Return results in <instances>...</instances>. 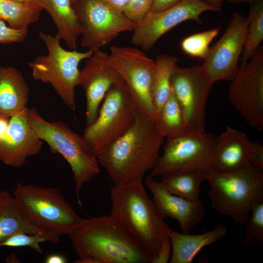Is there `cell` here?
I'll list each match as a JSON object with an SVG mask.
<instances>
[{"label": "cell", "instance_id": "cell-1", "mask_svg": "<svg viewBox=\"0 0 263 263\" xmlns=\"http://www.w3.org/2000/svg\"><path fill=\"white\" fill-rule=\"evenodd\" d=\"M68 235L78 256L75 263H151L143 247L111 215L84 219Z\"/></svg>", "mask_w": 263, "mask_h": 263}, {"label": "cell", "instance_id": "cell-13", "mask_svg": "<svg viewBox=\"0 0 263 263\" xmlns=\"http://www.w3.org/2000/svg\"><path fill=\"white\" fill-rule=\"evenodd\" d=\"M213 85L200 65H176L171 78V88L181 106L186 132L205 131L206 103Z\"/></svg>", "mask_w": 263, "mask_h": 263}, {"label": "cell", "instance_id": "cell-42", "mask_svg": "<svg viewBox=\"0 0 263 263\" xmlns=\"http://www.w3.org/2000/svg\"><path fill=\"white\" fill-rule=\"evenodd\" d=\"M19 261V260L18 259V258L15 254H11L10 255L8 256L5 260L6 262L10 263L20 262Z\"/></svg>", "mask_w": 263, "mask_h": 263}, {"label": "cell", "instance_id": "cell-19", "mask_svg": "<svg viewBox=\"0 0 263 263\" xmlns=\"http://www.w3.org/2000/svg\"><path fill=\"white\" fill-rule=\"evenodd\" d=\"M252 141L244 132L230 126L216 137L211 169L219 172L233 171L251 164Z\"/></svg>", "mask_w": 263, "mask_h": 263}, {"label": "cell", "instance_id": "cell-6", "mask_svg": "<svg viewBox=\"0 0 263 263\" xmlns=\"http://www.w3.org/2000/svg\"><path fill=\"white\" fill-rule=\"evenodd\" d=\"M28 120L38 137L47 143L52 151L60 154L70 165L75 192L81 205L79 193L83 185L100 172L97 157L90 151L82 136L67 124L60 121H47L35 108L29 109Z\"/></svg>", "mask_w": 263, "mask_h": 263}, {"label": "cell", "instance_id": "cell-15", "mask_svg": "<svg viewBox=\"0 0 263 263\" xmlns=\"http://www.w3.org/2000/svg\"><path fill=\"white\" fill-rule=\"evenodd\" d=\"M206 11H216L200 0H184L166 9L148 12L135 23L132 42L149 50L163 35L180 23L188 20L202 23L200 16Z\"/></svg>", "mask_w": 263, "mask_h": 263}, {"label": "cell", "instance_id": "cell-12", "mask_svg": "<svg viewBox=\"0 0 263 263\" xmlns=\"http://www.w3.org/2000/svg\"><path fill=\"white\" fill-rule=\"evenodd\" d=\"M228 96L233 106L257 130L263 129V47L242 62L231 81Z\"/></svg>", "mask_w": 263, "mask_h": 263}, {"label": "cell", "instance_id": "cell-36", "mask_svg": "<svg viewBox=\"0 0 263 263\" xmlns=\"http://www.w3.org/2000/svg\"><path fill=\"white\" fill-rule=\"evenodd\" d=\"M184 0H153L149 12H156L172 7Z\"/></svg>", "mask_w": 263, "mask_h": 263}, {"label": "cell", "instance_id": "cell-23", "mask_svg": "<svg viewBox=\"0 0 263 263\" xmlns=\"http://www.w3.org/2000/svg\"><path fill=\"white\" fill-rule=\"evenodd\" d=\"M20 231L43 234L27 222L14 196L6 190H0V244L12 234Z\"/></svg>", "mask_w": 263, "mask_h": 263}, {"label": "cell", "instance_id": "cell-40", "mask_svg": "<svg viewBox=\"0 0 263 263\" xmlns=\"http://www.w3.org/2000/svg\"><path fill=\"white\" fill-rule=\"evenodd\" d=\"M8 118L0 117V139L5 135L9 126Z\"/></svg>", "mask_w": 263, "mask_h": 263}, {"label": "cell", "instance_id": "cell-3", "mask_svg": "<svg viewBox=\"0 0 263 263\" xmlns=\"http://www.w3.org/2000/svg\"><path fill=\"white\" fill-rule=\"evenodd\" d=\"M143 180L112 187L110 215L124 225L148 253L151 261L170 228L156 211Z\"/></svg>", "mask_w": 263, "mask_h": 263}, {"label": "cell", "instance_id": "cell-21", "mask_svg": "<svg viewBox=\"0 0 263 263\" xmlns=\"http://www.w3.org/2000/svg\"><path fill=\"white\" fill-rule=\"evenodd\" d=\"M29 88L15 67L0 66V117L9 118L26 108Z\"/></svg>", "mask_w": 263, "mask_h": 263}, {"label": "cell", "instance_id": "cell-25", "mask_svg": "<svg viewBox=\"0 0 263 263\" xmlns=\"http://www.w3.org/2000/svg\"><path fill=\"white\" fill-rule=\"evenodd\" d=\"M205 180V173L183 171L161 176L160 182L172 193L188 200L200 199L201 185Z\"/></svg>", "mask_w": 263, "mask_h": 263}, {"label": "cell", "instance_id": "cell-14", "mask_svg": "<svg viewBox=\"0 0 263 263\" xmlns=\"http://www.w3.org/2000/svg\"><path fill=\"white\" fill-rule=\"evenodd\" d=\"M248 25L247 18L235 12L223 36L209 48L200 66L213 85L220 80L231 81L235 77L245 44Z\"/></svg>", "mask_w": 263, "mask_h": 263}, {"label": "cell", "instance_id": "cell-28", "mask_svg": "<svg viewBox=\"0 0 263 263\" xmlns=\"http://www.w3.org/2000/svg\"><path fill=\"white\" fill-rule=\"evenodd\" d=\"M248 25L242 62L248 61L263 40V1L249 5Z\"/></svg>", "mask_w": 263, "mask_h": 263}, {"label": "cell", "instance_id": "cell-11", "mask_svg": "<svg viewBox=\"0 0 263 263\" xmlns=\"http://www.w3.org/2000/svg\"><path fill=\"white\" fill-rule=\"evenodd\" d=\"M113 68L122 76L137 111L156 122L157 113L151 96L154 61L141 50L112 46L109 54Z\"/></svg>", "mask_w": 263, "mask_h": 263}, {"label": "cell", "instance_id": "cell-35", "mask_svg": "<svg viewBox=\"0 0 263 263\" xmlns=\"http://www.w3.org/2000/svg\"><path fill=\"white\" fill-rule=\"evenodd\" d=\"M250 163L263 170V145L259 141H252Z\"/></svg>", "mask_w": 263, "mask_h": 263}, {"label": "cell", "instance_id": "cell-43", "mask_svg": "<svg viewBox=\"0 0 263 263\" xmlns=\"http://www.w3.org/2000/svg\"><path fill=\"white\" fill-rule=\"evenodd\" d=\"M19 3H30L36 1V0H10Z\"/></svg>", "mask_w": 263, "mask_h": 263}, {"label": "cell", "instance_id": "cell-41", "mask_svg": "<svg viewBox=\"0 0 263 263\" xmlns=\"http://www.w3.org/2000/svg\"><path fill=\"white\" fill-rule=\"evenodd\" d=\"M229 2L232 3H247L249 5L255 4L261 1H263V0H226Z\"/></svg>", "mask_w": 263, "mask_h": 263}, {"label": "cell", "instance_id": "cell-27", "mask_svg": "<svg viewBox=\"0 0 263 263\" xmlns=\"http://www.w3.org/2000/svg\"><path fill=\"white\" fill-rule=\"evenodd\" d=\"M156 124L160 133L166 138L186 132L183 112L171 88L168 98L157 116Z\"/></svg>", "mask_w": 263, "mask_h": 263}, {"label": "cell", "instance_id": "cell-17", "mask_svg": "<svg viewBox=\"0 0 263 263\" xmlns=\"http://www.w3.org/2000/svg\"><path fill=\"white\" fill-rule=\"evenodd\" d=\"M29 109L26 107L10 117L7 132L0 139V161L6 165L19 168L42 149V140L29 122Z\"/></svg>", "mask_w": 263, "mask_h": 263}, {"label": "cell", "instance_id": "cell-4", "mask_svg": "<svg viewBox=\"0 0 263 263\" xmlns=\"http://www.w3.org/2000/svg\"><path fill=\"white\" fill-rule=\"evenodd\" d=\"M212 207L244 226L254 205L263 201V170L251 164L239 169L205 173Z\"/></svg>", "mask_w": 263, "mask_h": 263}, {"label": "cell", "instance_id": "cell-10", "mask_svg": "<svg viewBox=\"0 0 263 263\" xmlns=\"http://www.w3.org/2000/svg\"><path fill=\"white\" fill-rule=\"evenodd\" d=\"M72 6L82 30L81 44L95 51L120 33L133 31L135 23L103 0H76Z\"/></svg>", "mask_w": 263, "mask_h": 263}, {"label": "cell", "instance_id": "cell-37", "mask_svg": "<svg viewBox=\"0 0 263 263\" xmlns=\"http://www.w3.org/2000/svg\"><path fill=\"white\" fill-rule=\"evenodd\" d=\"M115 10L124 13L128 6L130 0H103Z\"/></svg>", "mask_w": 263, "mask_h": 263}, {"label": "cell", "instance_id": "cell-8", "mask_svg": "<svg viewBox=\"0 0 263 263\" xmlns=\"http://www.w3.org/2000/svg\"><path fill=\"white\" fill-rule=\"evenodd\" d=\"M137 112L125 82L113 85L95 120L86 125L82 135L92 153L98 157L126 132L134 123Z\"/></svg>", "mask_w": 263, "mask_h": 263}, {"label": "cell", "instance_id": "cell-5", "mask_svg": "<svg viewBox=\"0 0 263 263\" xmlns=\"http://www.w3.org/2000/svg\"><path fill=\"white\" fill-rule=\"evenodd\" d=\"M13 196L23 216L35 229L51 237H59L79 225L81 218L56 189L17 183Z\"/></svg>", "mask_w": 263, "mask_h": 263}, {"label": "cell", "instance_id": "cell-18", "mask_svg": "<svg viewBox=\"0 0 263 263\" xmlns=\"http://www.w3.org/2000/svg\"><path fill=\"white\" fill-rule=\"evenodd\" d=\"M144 183L152 194L157 214L164 219L170 218L176 220L182 233H190L205 216V206L201 199L192 201L174 194L160 181L149 175L146 176Z\"/></svg>", "mask_w": 263, "mask_h": 263}, {"label": "cell", "instance_id": "cell-38", "mask_svg": "<svg viewBox=\"0 0 263 263\" xmlns=\"http://www.w3.org/2000/svg\"><path fill=\"white\" fill-rule=\"evenodd\" d=\"M45 263H66L67 260L64 256L58 254L48 255L45 259Z\"/></svg>", "mask_w": 263, "mask_h": 263}, {"label": "cell", "instance_id": "cell-20", "mask_svg": "<svg viewBox=\"0 0 263 263\" xmlns=\"http://www.w3.org/2000/svg\"><path fill=\"white\" fill-rule=\"evenodd\" d=\"M227 233L225 225L217 224L214 228L199 234L179 233L170 229L168 235L172 245L170 263H191L205 247L225 237Z\"/></svg>", "mask_w": 263, "mask_h": 263}, {"label": "cell", "instance_id": "cell-29", "mask_svg": "<svg viewBox=\"0 0 263 263\" xmlns=\"http://www.w3.org/2000/svg\"><path fill=\"white\" fill-rule=\"evenodd\" d=\"M220 31L219 27L195 33L182 39L180 47L187 55L203 59L209 49V45Z\"/></svg>", "mask_w": 263, "mask_h": 263}, {"label": "cell", "instance_id": "cell-26", "mask_svg": "<svg viewBox=\"0 0 263 263\" xmlns=\"http://www.w3.org/2000/svg\"><path fill=\"white\" fill-rule=\"evenodd\" d=\"M43 8L37 1L19 3L10 0H0V18L15 29L28 28L37 21Z\"/></svg>", "mask_w": 263, "mask_h": 263}, {"label": "cell", "instance_id": "cell-44", "mask_svg": "<svg viewBox=\"0 0 263 263\" xmlns=\"http://www.w3.org/2000/svg\"><path fill=\"white\" fill-rule=\"evenodd\" d=\"M76 0H72V3H73Z\"/></svg>", "mask_w": 263, "mask_h": 263}, {"label": "cell", "instance_id": "cell-32", "mask_svg": "<svg viewBox=\"0 0 263 263\" xmlns=\"http://www.w3.org/2000/svg\"><path fill=\"white\" fill-rule=\"evenodd\" d=\"M28 28L15 29L9 27L0 18V43L11 44L24 41L28 34Z\"/></svg>", "mask_w": 263, "mask_h": 263}, {"label": "cell", "instance_id": "cell-2", "mask_svg": "<svg viewBox=\"0 0 263 263\" xmlns=\"http://www.w3.org/2000/svg\"><path fill=\"white\" fill-rule=\"evenodd\" d=\"M164 138L155 121L137 112L131 127L97 158L114 185L143 180L158 161Z\"/></svg>", "mask_w": 263, "mask_h": 263}, {"label": "cell", "instance_id": "cell-30", "mask_svg": "<svg viewBox=\"0 0 263 263\" xmlns=\"http://www.w3.org/2000/svg\"><path fill=\"white\" fill-rule=\"evenodd\" d=\"M245 229L242 243L244 246L255 244L263 245V201L253 207L244 225Z\"/></svg>", "mask_w": 263, "mask_h": 263}, {"label": "cell", "instance_id": "cell-16", "mask_svg": "<svg viewBox=\"0 0 263 263\" xmlns=\"http://www.w3.org/2000/svg\"><path fill=\"white\" fill-rule=\"evenodd\" d=\"M124 82L122 76L111 65L109 54L98 50L86 59L84 67L80 71L78 85L85 93L86 125L95 120L100 104L110 88Z\"/></svg>", "mask_w": 263, "mask_h": 263}, {"label": "cell", "instance_id": "cell-39", "mask_svg": "<svg viewBox=\"0 0 263 263\" xmlns=\"http://www.w3.org/2000/svg\"><path fill=\"white\" fill-rule=\"evenodd\" d=\"M205 4L213 8L216 11H221V7L225 0H200Z\"/></svg>", "mask_w": 263, "mask_h": 263}, {"label": "cell", "instance_id": "cell-33", "mask_svg": "<svg viewBox=\"0 0 263 263\" xmlns=\"http://www.w3.org/2000/svg\"><path fill=\"white\" fill-rule=\"evenodd\" d=\"M153 0H130L124 15L136 23L150 11Z\"/></svg>", "mask_w": 263, "mask_h": 263}, {"label": "cell", "instance_id": "cell-22", "mask_svg": "<svg viewBox=\"0 0 263 263\" xmlns=\"http://www.w3.org/2000/svg\"><path fill=\"white\" fill-rule=\"evenodd\" d=\"M51 16L57 34L67 46L75 49L82 30L72 6V0H36Z\"/></svg>", "mask_w": 263, "mask_h": 263}, {"label": "cell", "instance_id": "cell-34", "mask_svg": "<svg viewBox=\"0 0 263 263\" xmlns=\"http://www.w3.org/2000/svg\"><path fill=\"white\" fill-rule=\"evenodd\" d=\"M171 251V243L168 235L163 240L157 255L152 259L151 263H167L169 262Z\"/></svg>", "mask_w": 263, "mask_h": 263}, {"label": "cell", "instance_id": "cell-24", "mask_svg": "<svg viewBox=\"0 0 263 263\" xmlns=\"http://www.w3.org/2000/svg\"><path fill=\"white\" fill-rule=\"evenodd\" d=\"M177 60L175 56L167 54H160L154 60L151 78V96L157 117L170 94L171 78Z\"/></svg>", "mask_w": 263, "mask_h": 263}, {"label": "cell", "instance_id": "cell-31", "mask_svg": "<svg viewBox=\"0 0 263 263\" xmlns=\"http://www.w3.org/2000/svg\"><path fill=\"white\" fill-rule=\"evenodd\" d=\"M49 242H55L50 236L43 234H30L24 232H16L3 241L0 244L2 246L12 247H29L39 254L42 253L40 244Z\"/></svg>", "mask_w": 263, "mask_h": 263}, {"label": "cell", "instance_id": "cell-9", "mask_svg": "<svg viewBox=\"0 0 263 263\" xmlns=\"http://www.w3.org/2000/svg\"><path fill=\"white\" fill-rule=\"evenodd\" d=\"M215 139L206 131L166 138L163 154L148 175L154 178L183 171L207 172L211 169Z\"/></svg>", "mask_w": 263, "mask_h": 263}, {"label": "cell", "instance_id": "cell-7", "mask_svg": "<svg viewBox=\"0 0 263 263\" xmlns=\"http://www.w3.org/2000/svg\"><path fill=\"white\" fill-rule=\"evenodd\" d=\"M38 36L46 46L47 54L38 56L28 63L32 76L36 80L50 84L63 102L71 110H75L78 65L92 56L94 51L67 50L61 45V39L57 34L53 36L40 32Z\"/></svg>", "mask_w": 263, "mask_h": 263}]
</instances>
